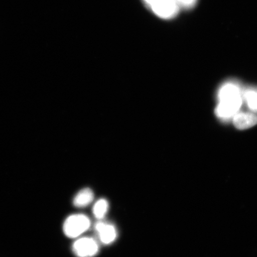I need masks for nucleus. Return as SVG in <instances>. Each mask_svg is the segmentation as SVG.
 Listing matches in <instances>:
<instances>
[{
	"instance_id": "1a4fd4ad",
	"label": "nucleus",
	"mask_w": 257,
	"mask_h": 257,
	"mask_svg": "<svg viewBox=\"0 0 257 257\" xmlns=\"http://www.w3.org/2000/svg\"><path fill=\"white\" fill-rule=\"evenodd\" d=\"M245 97L250 110L257 112V92L248 91L246 93Z\"/></svg>"
},
{
	"instance_id": "f257e3e1",
	"label": "nucleus",
	"mask_w": 257,
	"mask_h": 257,
	"mask_svg": "<svg viewBox=\"0 0 257 257\" xmlns=\"http://www.w3.org/2000/svg\"><path fill=\"white\" fill-rule=\"evenodd\" d=\"M91 226L89 218L83 214H74L66 218L63 232L70 238H75L87 231Z\"/></svg>"
},
{
	"instance_id": "20e7f679",
	"label": "nucleus",
	"mask_w": 257,
	"mask_h": 257,
	"mask_svg": "<svg viewBox=\"0 0 257 257\" xmlns=\"http://www.w3.org/2000/svg\"><path fill=\"white\" fill-rule=\"evenodd\" d=\"M95 230L98 238L105 245H109L116 239L117 233L114 225L104 221H98L95 224Z\"/></svg>"
},
{
	"instance_id": "39448f33",
	"label": "nucleus",
	"mask_w": 257,
	"mask_h": 257,
	"mask_svg": "<svg viewBox=\"0 0 257 257\" xmlns=\"http://www.w3.org/2000/svg\"><path fill=\"white\" fill-rule=\"evenodd\" d=\"M233 124L240 130L252 127L257 124V115L249 112H237L233 116Z\"/></svg>"
},
{
	"instance_id": "9d476101",
	"label": "nucleus",
	"mask_w": 257,
	"mask_h": 257,
	"mask_svg": "<svg viewBox=\"0 0 257 257\" xmlns=\"http://www.w3.org/2000/svg\"><path fill=\"white\" fill-rule=\"evenodd\" d=\"M179 6H182L185 8H191L195 6L197 0H175Z\"/></svg>"
},
{
	"instance_id": "6e6552de",
	"label": "nucleus",
	"mask_w": 257,
	"mask_h": 257,
	"mask_svg": "<svg viewBox=\"0 0 257 257\" xmlns=\"http://www.w3.org/2000/svg\"><path fill=\"white\" fill-rule=\"evenodd\" d=\"M108 210V202L105 199H100L96 202L93 207V214L95 218L101 220L107 214Z\"/></svg>"
},
{
	"instance_id": "9b49d317",
	"label": "nucleus",
	"mask_w": 257,
	"mask_h": 257,
	"mask_svg": "<svg viewBox=\"0 0 257 257\" xmlns=\"http://www.w3.org/2000/svg\"><path fill=\"white\" fill-rule=\"evenodd\" d=\"M144 1L146 2L147 4L149 5L151 8H152L153 6L158 4V3L163 1V0H144Z\"/></svg>"
},
{
	"instance_id": "0eeeda50",
	"label": "nucleus",
	"mask_w": 257,
	"mask_h": 257,
	"mask_svg": "<svg viewBox=\"0 0 257 257\" xmlns=\"http://www.w3.org/2000/svg\"><path fill=\"white\" fill-rule=\"evenodd\" d=\"M238 96H240L239 89L237 86L232 83H227L224 85L219 92L220 101L238 97Z\"/></svg>"
},
{
	"instance_id": "7ed1b4c3",
	"label": "nucleus",
	"mask_w": 257,
	"mask_h": 257,
	"mask_svg": "<svg viewBox=\"0 0 257 257\" xmlns=\"http://www.w3.org/2000/svg\"><path fill=\"white\" fill-rule=\"evenodd\" d=\"M242 102L240 96L220 101L216 108V113L218 117L222 118L233 117L238 111Z\"/></svg>"
},
{
	"instance_id": "f03ea898",
	"label": "nucleus",
	"mask_w": 257,
	"mask_h": 257,
	"mask_svg": "<svg viewBox=\"0 0 257 257\" xmlns=\"http://www.w3.org/2000/svg\"><path fill=\"white\" fill-rule=\"evenodd\" d=\"M97 242L91 237H82L75 241L73 245V251L79 257H92L98 252Z\"/></svg>"
},
{
	"instance_id": "423d86ee",
	"label": "nucleus",
	"mask_w": 257,
	"mask_h": 257,
	"mask_svg": "<svg viewBox=\"0 0 257 257\" xmlns=\"http://www.w3.org/2000/svg\"><path fill=\"white\" fill-rule=\"evenodd\" d=\"M94 198V192L91 189L84 188L80 190L74 198L73 204L76 207H85L91 203Z\"/></svg>"
}]
</instances>
